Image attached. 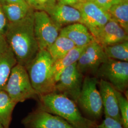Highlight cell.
I'll list each match as a JSON object with an SVG mask.
<instances>
[{
	"label": "cell",
	"instance_id": "16",
	"mask_svg": "<svg viewBox=\"0 0 128 128\" xmlns=\"http://www.w3.org/2000/svg\"><path fill=\"white\" fill-rule=\"evenodd\" d=\"M60 35L69 39L77 47L86 46L95 40L87 28L80 22L71 24L61 28Z\"/></svg>",
	"mask_w": 128,
	"mask_h": 128
},
{
	"label": "cell",
	"instance_id": "29",
	"mask_svg": "<svg viewBox=\"0 0 128 128\" xmlns=\"http://www.w3.org/2000/svg\"><path fill=\"white\" fill-rule=\"evenodd\" d=\"M0 2L9 3H18L23 4H28L26 0H0Z\"/></svg>",
	"mask_w": 128,
	"mask_h": 128
},
{
	"label": "cell",
	"instance_id": "18",
	"mask_svg": "<svg viewBox=\"0 0 128 128\" xmlns=\"http://www.w3.org/2000/svg\"><path fill=\"white\" fill-rule=\"evenodd\" d=\"M0 4L10 23L17 22L24 18L33 9L28 4L0 2Z\"/></svg>",
	"mask_w": 128,
	"mask_h": 128
},
{
	"label": "cell",
	"instance_id": "31",
	"mask_svg": "<svg viewBox=\"0 0 128 128\" xmlns=\"http://www.w3.org/2000/svg\"><path fill=\"white\" fill-rule=\"evenodd\" d=\"M0 128H5L1 124H0Z\"/></svg>",
	"mask_w": 128,
	"mask_h": 128
},
{
	"label": "cell",
	"instance_id": "9",
	"mask_svg": "<svg viewBox=\"0 0 128 128\" xmlns=\"http://www.w3.org/2000/svg\"><path fill=\"white\" fill-rule=\"evenodd\" d=\"M108 59L103 47L94 40L86 46L76 62V67L84 76H96L99 67Z\"/></svg>",
	"mask_w": 128,
	"mask_h": 128
},
{
	"label": "cell",
	"instance_id": "8",
	"mask_svg": "<svg viewBox=\"0 0 128 128\" xmlns=\"http://www.w3.org/2000/svg\"><path fill=\"white\" fill-rule=\"evenodd\" d=\"M84 76L78 70L76 63L64 69L55 83V92L68 97L76 103L82 90Z\"/></svg>",
	"mask_w": 128,
	"mask_h": 128
},
{
	"label": "cell",
	"instance_id": "15",
	"mask_svg": "<svg viewBox=\"0 0 128 128\" xmlns=\"http://www.w3.org/2000/svg\"><path fill=\"white\" fill-rule=\"evenodd\" d=\"M17 64L16 59L5 36H0V90L4 89L11 71Z\"/></svg>",
	"mask_w": 128,
	"mask_h": 128
},
{
	"label": "cell",
	"instance_id": "13",
	"mask_svg": "<svg viewBox=\"0 0 128 128\" xmlns=\"http://www.w3.org/2000/svg\"><path fill=\"white\" fill-rule=\"evenodd\" d=\"M98 86L101 94L105 117L116 120L122 124L115 89L110 83L102 79L99 80Z\"/></svg>",
	"mask_w": 128,
	"mask_h": 128
},
{
	"label": "cell",
	"instance_id": "20",
	"mask_svg": "<svg viewBox=\"0 0 128 128\" xmlns=\"http://www.w3.org/2000/svg\"><path fill=\"white\" fill-rule=\"evenodd\" d=\"M16 104L4 90H0V124L9 128Z\"/></svg>",
	"mask_w": 128,
	"mask_h": 128
},
{
	"label": "cell",
	"instance_id": "22",
	"mask_svg": "<svg viewBox=\"0 0 128 128\" xmlns=\"http://www.w3.org/2000/svg\"><path fill=\"white\" fill-rule=\"evenodd\" d=\"M109 59L128 62V40L103 47Z\"/></svg>",
	"mask_w": 128,
	"mask_h": 128
},
{
	"label": "cell",
	"instance_id": "14",
	"mask_svg": "<svg viewBox=\"0 0 128 128\" xmlns=\"http://www.w3.org/2000/svg\"><path fill=\"white\" fill-rule=\"evenodd\" d=\"M128 32L114 20H110L94 37L102 47L128 40Z\"/></svg>",
	"mask_w": 128,
	"mask_h": 128
},
{
	"label": "cell",
	"instance_id": "5",
	"mask_svg": "<svg viewBox=\"0 0 128 128\" xmlns=\"http://www.w3.org/2000/svg\"><path fill=\"white\" fill-rule=\"evenodd\" d=\"M4 90L17 104L28 99H38V94L32 86L26 69L18 63L12 69Z\"/></svg>",
	"mask_w": 128,
	"mask_h": 128
},
{
	"label": "cell",
	"instance_id": "32",
	"mask_svg": "<svg viewBox=\"0 0 128 128\" xmlns=\"http://www.w3.org/2000/svg\"><path fill=\"white\" fill-rule=\"evenodd\" d=\"M87 0V1H90L91 0V1H92V0Z\"/></svg>",
	"mask_w": 128,
	"mask_h": 128
},
{
	"label": "cell",
	"instance_id": "24",
	"mask_svg": "<svg viewBox=\"0 0 128 128\" xmlns=\"http://www.w3.org/2000/svg\"><path fill=\"white\" fill-rule=\"evenodd\" d=\"M99 128H124L122 124L116 120L105 117L101 124L97 125Z\"/></svg>",
	"mask_w": 128,
	"mask_h": 128
},
{
	"label": "cell",
	"instance_id": "2",
	"mask_svg": "<svg viewBox=\"0 0 128 128\" xmlns=\"http://www.w3.org/2000/svg\"><path fill=\"white\" fill-rule=\"evenodd\" d=\"M38 108L64 119L74 128H94L97 124L85 117L76 102L62 94L52 92L38 96Z\"/></svg>",
	"mask_w": 128,
	"mask_h": 128
},
{
	"label": "cell",
	"instance_id": "6",
	"mask_svg": "<svg viewBox=\"0 0 128 128\" xmlns=\"http://www.w3.org/2000/svg\"><path fill=\"white\" fill-rule=\"evenodd\" d=\"M96 77L110 83L115 89L126 96L128 92V62L108 59L99 67Z\"/></svg>",
	"mask_w": 128,
	"mask_h": 128
},
{
	"label": "cell",
	"instance_id": "4",
	"mask_svg": "<svg viewBox=\"0 0 128 128\" xmlns=\"http://www.w3.org/2000/svg\"><path fill=\"white\" fill-rule=\"evenodd\" d=\"M99 79L96 76H84L82 90L76 102L84 116L97 123L104 114L101 94L97 88Z\"/></svg>",
	"mask_w": 128,
	"mask_h": 128
},
{
	"label": "cell",
	"instance_id": "27",
	"mask_svg": "<svg viewBox=\"0 0 128 128\" xmlns=\"http://www.w3.org/2000/svg\"><path fill=\"white\" fill-rule=\"evenodd\" d=\"M84 1H85V0H59L58 2L62 4L68 5L74 7V6Z\"/></svg>",
	"mask_w": 128,
	"mask_h": 128
},
{
	"label": "cell",
	"instance_id": "11",
	"mask_svg": "<svg viewBox=\"0 0 128 128\" xmlns=\"http://www.w3.org/2000/svg\"><path fill=\"white\" fill-rule=\"evenodd\" d=\"M25 128H74L64 119L38 108L23 118Z\"/></svg>",
	"mask_w": 128,
	"mask_h": 128
},
{
	"label": "cell",
	"instance_id": "25",
	"mask_svg": "<svg viewBox=\"0 0 128 128\" xmlns=\"http://www.w3.org/2000/svg\"><path fill=\"white\" fill-rule=\"evenodd\" d=\"M122 0H92L102 9L108 12L113 5L118 4Z\"/></svg>",
	"mask_w": 128,
	"mask_h": 128
},
{
	"label": "cell",
	"instance_id": "1",
	"mask_svg": "<svg viewBox=\"0 0 128 128\" xmlns=\"http://www.w3.org/2000/svg\"><path fill=\"white\" fill-rule=\"evenodd\" d=\"M34 10L32 9L18 22H9L5 33V40L17 63L25 67L40 50L34 30Z\"/></svg>",
	"mask_w": 128,
	"mask_h": 128
},
{
	"label": "cell",
	"instance_id": "19",
	"mask_svg": "<svg viewBox=\"0 0 128 128\" xmlns=\"http://www.w3.org/2000/svg\"><path fill=\"white\" fill-rule=\"evenodd\" d=\"M74 47L76 46L72 41L66 37L59 35L46 50L54 63L68 54Z\"/></svg>",
	"mask_w": 128,
	"mask_h": 128
},
{
	"label": "cell",
	"instance_id": "23",
	"mask_svg": "<svg viewBox=\"0 0 128 128\" xmlns=\"http://www.w3.org/2000/svg\"><path fill=\"white\" fill-rule=\"evenodd\" d=\"M115 92L118 101L122 124L124 128H128V98L124 94L116 89Z\"/></svg>",
	"mask_w": 128,
	"mask_h": 128
},
{
	"label": "cell",
	"instance_id": "26",
	"mask_svg": "<svg viewBox=\"0 0 128 128\" xmlns=\"http://www.w3.org/2000/svg\"><path fill=\"white\" fill-rule=\"evenodd\" d=\"M9 22L6 18L0 4V36H5Z\"/></svg>",
	"mask_w": 128,
	"mask_h": 128
},
{
	"label": "cell",
	"instance_id": "10",
	"mask_svg": "<svg viewBox=\"0 0 128 128\" xmlns=\"http://www.w3.org/2000/svg\"><path fill=\"white\" fill-rule=\"evenodd\" d=\"M74 7L80 12L81 23L87 28L94 37L110 19L108 12L102 9L92 1L85 0Z\"/></svg>",
	"mask_w": 128,
	"mask_h": 128
},
{
	"label": "cell",
	"instance_id": "21",
	"mask_svg": "<svg viewBox=\"0 0 128 128\" xmlns=\"http://www.w3.org/2000/svg\"><path fill=\"white\" fill-rule=\"evenodd\" d=\"M110 18L119 24L128 32V0H122L108 10Z\"/></svg>",
	"mask_w": 128,
	"mask_h": 128
},
{
	"label": "cell",
	"instance_id": "12",
	"mask_svg": "<svg viewBox=\"0 0 128 128\" xmlns=\"http://www.w3.org/2000/svg\"><path fill=\"white\" fill-rule=\"evenodd\" d=\"M43 10L61 28L71 24L82 22L81 15L78 9L58 2H56L54 0H49Z\"/></svg>",
	"mask_w": 128,
	"mask_h": 128
},
{
	"label": "cell",
	"instance_id": "3",
	"mask_svg": "<svg viewBox=\"0 0 128 128\" xmlns=\"http://www.w3.org/2000/svg\"><path fill=\"white\" fill-rule=\"evenodd\" d=\"M53 64L48 51L40 50L25 66L32 86L38 96L54 92L56 82L51 73Z\"/></svg>",
	"mask_w": 128,
	"mask_h": 128
},
{
	"label": "cell",
	"instance_id": "33",
	"mask_svg": "<svg viewBox=\"0 0 128 128\" xmlns=\"http://www.w3.org/2000/svg\"><path fill=\"white\" fill-rule=\"evenodd\" d=\"M56 0H56H57V1H58V0Z\"/></svg>",
	"mask_w": 128,
	"mask_h": 128
},
{
	"label": "cell",
	"instance_id": "30",
	"mask_svg": "<svg viewBox=\"0 0 128 128\" xmlns=\"http://www.w3.org/2000/svg\"><path fill=\"white\" fill-rule=\"evenodd\" d=\"M28 4L33 9L35 10V4L34 0H26Z\"/></svg>",
	"mask_w": 128,
	"mask_h": 128
},
{
	"label": "cell",
	"instance_id": "7",
	"mask_svg": "<svg viewBox=\"0 0 128 128\" xmlns=\"http://www.w3.org/2000/svg\"><path fill=\"white\" fill-rule=\"evenodd\" d=\"M61 29L45 10H34V30L40 50H46L59 36Z\"/></svg>",
	"mask_w": 128,
	"mask_h": 128
},
{
	"label": "cell",
	"instance_id": "28",
	"mask_svg": "<svg viewBox=\"0 0 128 128\" xmlns=\"http://www.w3.org/2000/svg\"><path fill=\"white\" fill-rule=\"evenodd\" d=\"M49 0H34L35 4V10H43Z\"/></svg>",
	"mask_w": 128,
	"mask_h": 128
},
{
	"label": "cell",
	"instance_id": "17",
	"mask_svg": "<svg viewBox=\"0 0 128 128\" xmlns=\"http://www.w3.org/2000/svg\"><path fill=\"white\" fill-rule=\"evenodd\" d=\"M86 46L74 47L63 57L54 63L52 68V76L55 82L58 80L60 74L64 69L78 62V60Z\"/></svg>",
	"mask_w": 128,
	"mask_h": 128
},
{
	"label": "cell",
	"instance_id": "34",
	"mask_svg": "<svg viewBox=\"0 0 128 128\" xmlns=\"http://www.w3.org/2000/svg\"><path fill=\"white\" fill-rule=\"evenodd\" d=\"M98 128V127H97H97H96V128Z\"/></svg>",
	"mask_w": 128,
	"mask_h": 128
}]
</instances>
